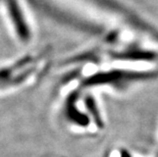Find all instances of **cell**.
Segmentation results:
<instances>
[{
	"label": "cell",
	"instance_id": "2",
	"mask_svg": "<svg viewBox=\"0 0 158 157\" xmlns=\"http://www.w3.org/2000/svg\"><path fill=\"white\" fill-rule=\"evenodd\" d=\"M53 99L57 118L70 133L94 137L105 130V113L96 92L75 87L54 92Z\"/></svg>",
	"mask_w": 158,
	"mask_h": 157
},
{
	"label": "cell",
	"instance_id": "4",
	"mask_svg": "<svg viewBox=\"0 0 158 157\" xmlns=\"http://www.w3.org/2000/svg\"><path fill=\"white\" fill-rule=\"evenodd\" d=\"M0 22L15 44L25 48L33 45L35 26L23 0H0Z\"/></svg>",
	"mask_w": 158,
	"mask_h": 157
},
{
	"label": "cell",
	"instance_id": "3",
	"mask_svg": "<svg viewBox=\"0 0 158 157\" xmlns=\"http://www.w3.org/2000/svg\"><path fill=\"white\" fill-rule=\"evenodd\" d=\"M52 51L48 46L28 49L15 57L0 60V97L32 88L48 73Z\"/></svg>",
	"mask_w": 158,
	"mask_h": 157
},
{
	"label": "cell",
	"instance_id": "1",
	"mask_svg": "<svg viewBox=\"0 0 158 157\" xmlns=\"http://www.w3.org/2000/svg\"><path fill=\"white\" fill-rule=\"evenodd\" d=\"M45 16L94 45L158 60V35L116 0H33Z\"/></svg>",
	"mask_w": 158,
	"mask_h": 157
}]
</instances>
